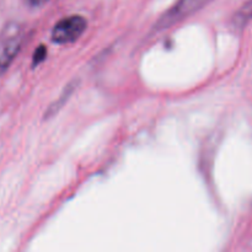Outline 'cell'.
Returning a JSON list of instances; mask_svg holds the SVG:
<instances>
[{
	"label": "cell",
	"instance_id": "obj_1",
	"mask_svg": "<svg viewBox=\"0 0 252 252\" xmlns=\"http://www.w3.org/2000/svg\"><path fill=\"white\" fill-rule=\"evenodd\" d=\"M86 27L88 22L80 15L64 17L52 30V41L59 44L73 43L85 32Z\"/></svg>",
	"mask_w": 252,
	"mask_h": 252
},
{
	"label": "cell",
	"instance_id": "obj_2",
	"mask_svg": "<svg viewBox=\"0 0 252 252\" xmlns=\"http://www.w3.org/2000/svg\"><path fill=\"white\" fill-rule=\"evenodd\" d=\"M212 0H179L161 19L155 25L157 30H164L172 25L192 16L194 12L199 11Z\"/></svg>",
	"mask_w": 252,
	"mask_h": 252
},
{
	"label": "cell",
	"instance_id": "obj_3",
	"mask_svg": "<svg viewBox=\"0 0 252 252\" xmlns=\"http://www.w3.org/2000/svg\"><path fill=\"white\" fill-rule=\"evenodd\" d=\"M20 48H21V39L14 38L9 42V43L5 46L4 51H2L1 56H0V74L10 65V63L12 62V59L16 57V54L19 53Z\"/></svg>",
	"mask_w": 252,
	"mask_h": 252
},
{
	"label": "cell",
	"instance_id": "obj_4",
	"mask_svg": "<svg viewBox=\"0 0 252 252\" xmlns=\"http://www.w3.org/2000/svg\"><path fill=\"white\" fill-rule=\"evenodd\" d=\"M76 86H78V83H76V81H71V83H69L68 85L65 86V89H64L63 93L58 96V98H57V100L54 101L51 106H49L48 110H47L46 118L52 117V116H54L56 113H58V111H61V108L63 107L66 102H68V100H69V97L71 96V94L75 91Z\"/></svg>",
	"mask_w": 252,
	"mask_h": 252
},
{
	"label": "cell",
	"instance_id": "obj_5",
	"mask_svg": "<svg viewBox=\"0 0 252 252\" xmlns=\"http://www.w3.org/2000/svg\"><path fill=\"white\" fill-rule=\"evenodd\" d=\"M252 20V0H249L234 16V26L244 27Z\"/></svg>",
	"mask_w": 252,
	"mask_h": 252
},
{
	"label": "cell",
	"instance_id": "obj_6",
	"mask_svg": "<svg viewBox=\"0 0 252 252\" xmlns=\"http://www.w3.org/2000/svg\"><path fill=\"white\" fill-rule=\"evenodd\" d=\"M46 57H47V48L43 46V44H42V46H39L38 48L34 51L33 61H32V65H33V66L38 65L41 62H43L44 59H46Z\"/></svg>",
	"mask_w": 252,
	"mask_h": 252
},
{
	"label": "cell",
	"instance_id": "obj_7",
	"mask_svg": "<svg viewBox=\"0 0 252 252\" xmlns=\"http://www.w3.org/2000/svg\"><path fill=\"white\" fill-rule=\"evenodd\" d=\"M29 1L32 6H41V5L46 4L48 0H29Z\"/></svg>",
	"mask_w": 252,
	"mask_h": 252
}]
</instances>
